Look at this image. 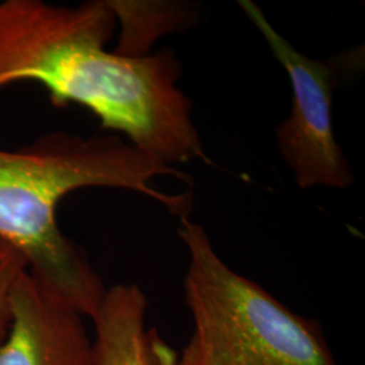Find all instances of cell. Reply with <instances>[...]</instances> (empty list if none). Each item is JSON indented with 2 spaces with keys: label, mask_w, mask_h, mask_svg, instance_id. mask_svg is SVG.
Instances as JSON below:
<instances>
[{
  "label": "cell",
  "mask_w": 365,
  "mask_h": 365,
  "mask_svg": "<svg viewBox=\"0 0 365 365\" xmlns=\"http://www.w3.org/2000/svg\"><path fill=\"white\" fill-rule=\"evenodd\" d=\"M27 269L25 257L11 245L0 241V345L10 327L14 287Z\"/></svg>",
  "instance_id": "obj_6"
},
{
  "label": "cell",
  "mask_w": 365,
  "mask_h": 365,
  "mask_svg": "<svg viewBox=\"0 0 365 365\" xmlns=\"http://www.w3.org/2000/svg\"><path fill=\"white\" fill-rule=\"evenodd\" d=\"M182 170L158 163L118 135L83 138L63 131L45 134L16 150L0 149V241L16 249L39 282L83 317L93 318L105 283L87 253L57 223L64 196L88 187L133 191L190 218L191 192L168 194L152 182Z\"/></svg>",
  "instance_id": "obj_1"
},
{
  "label": "cell",
  "mask_w": 365,
  "mask_h": 365,
  "mask_svg": "<svg viewBox=\"0 0 365 365\" xmlns=\"http://www.w3.org/2000/svg\"><path fill=\"white\" fill-rule=\"evenodd\" d=\"M179 235L190 256L184 294L194 334L188 344L202 365H339L319 324L233 271L200 225L182 218Z\"/></svg>",
  "instance_id": "obj_2"
},
{
  "label": "cell",
  "mask_w": 365,
  "mask_h": 365,
  "mask_svg": "<svg viewBox=\"0 0 365 365\" xmlns=\"http://www.w3.org/2000/svg\"><path fill=\"white\" fill-rule=\"evenodd\" d=\"M238 4L260 30L289 78L292 110L277 128L276 140L295 182L300 188L327 185L346 190L354 176L334 137L331 105L339 83L363 64V49L314 60L283 38L253 1L241 0Z\"/></svg>",
  "instance_id": "obj_3"
},
{
  "label": "cell",
  "mask_w": 365,
  "mask_h": 365,
  "mask_svg": "<svg viewBox=\"0 0 365 365\" xmlns=\"http://www.w3.org/2000/svg\"><path fill=\"white\" fill-rule=\"evenodd\" d=\"M148 299L137 284H115L92 318L95 365H176L175 353L146 329Z\"/></svg>",
  "instance_id": "obj_5"
},
{
  "label": "cell",
  "mask_w": 365,
  "mask_h": 365,
  "mask_svg": "<svg viewBox=\"0 0 365 365\" xmlns=\"http://www.w3.org/2000/svg\"><path fill=\"white\" fill-rule=\"evenodd\" d=\"M83 318L27 269L13 289L0 365H95Z\"/></svg>",
  "instance_id": "obj_4"
},
{
  "label": "cell",
  "mask_w": 365,
  "mask_h": 365,
  "mask_svg": "<svg viewBox=\"0 0 365 365\" xmlns=\"http://www.w3.org/2000/svg\"><path fill=\"white\" fill-rule=\"evenodd\" d=\"M176 365H202V361L195 352V349L188 344L182 351L180 359L178 360Z\"/></svg>",
  "instance_id": "obj_7"
}]
</instances>
